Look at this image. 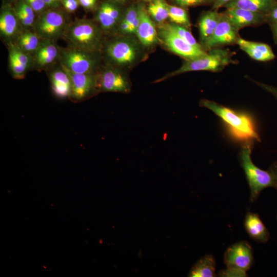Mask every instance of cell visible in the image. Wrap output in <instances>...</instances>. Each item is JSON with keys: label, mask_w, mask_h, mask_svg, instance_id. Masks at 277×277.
Listing matches in <instances>:
<instances>
[{"label": "cell", "mask_w": 277, "mask_h": 277, "mask_svg": "<svg viewBox=\"0 0 277 277\" xmlns=\"http://www.w3.org/2000/svg\"><path fill=\"white\" fill-rule=\"evenodd\" d=\"M238 31L222 12L219 23L211 36L202 46L208 51L211 49L236 44L240 35Z\"/></svg>", "instance_id": "8fae6325"}, {"label": "cell", "mask_w": 277, "mask_h": 277, "mask_svg": "<svg viewBox=\"0 0 277 277\" xmlns=\"http://www.w3.org/2000/svg\"><path fill=\"white\" fill-rule=\"evenodd\" d=\"M234 0H212V10L216 11L222 7H224L226 5L233 1Z\"/></svg>", "instance_id": "8d00e7d4"}, {"label": "cell", "mask_w": 277, "mask_h": 277, "mask_svg": "<svg viewBox=\"0 0 277 277\" xmlns=\"http://www.w3.org/2000/svg\"><path fill=\"white\" fill-rule=\"evenodd\" d=\"M62 67L67 72L70 79L71 85L70 96L72 98L77 100H83L96 90L95 73H77L69 71L62 66Z\"/></svg>", "instance_id": "5bb4252c"}, {"label": "cell", "mask_w": 277, "mask_h": 277, "mask_svg": "<svg viewBox=\"0 0 277 277\" xmlns=\"http://www.w3.org/2000/svg\"><path fill=\"white\" fill-rule=\"evenodd\" d=\"M62 5L69 13H73L80 5L78 0H62Z\"/></svg>", "instance_id": "d6a6232c"}, {"label": "cell", "mask_w": 277, "mask_h": 277, "mask_svg": "<svg viewBox=\"0 0 277 277\" xmlns=\"http://www.w3.org/2000/svg\"><path fill=\"white\" fill-rule=\"evenodd\" d=\"M233 53L228 49L221 48L211 49L203 56L185 60L179 69L156 80L154 83L163 82L172 77L188 72L197 71L220 72L227 66L236 63L233 60Z\"/></svg>", "instance_id": "7a4b0ae2"}, {"label": "cell", "mask_w": 277, "mask_h": 277, "mask_svg": "<svg viewBox=\"0 0 277 277\" xmlns=\"http://www.w3.org/2000/svg\"><path fill=\"white\" fill-rule=\"evenodd\" d=\"M122 17L119 8L113 3L106 1L98 8L95 18L102 30L111 32L118 27Z\"/></svg>", "instance_id": "e0dca14e"}, {"label": "cell", "mask_w": 277, "mask_h": 277, "mask_svg": "<svg viewBox=\"0 0 277 277\" xmlns=\"http://www.w3.org/2000/svg\"><path fill=\"white\" fill-rule=\"evenodd\" d=\"M253 82L265 91L270 93L277 98V87L253 81Z\"/></svg>", "instance_id": "d590c367"}, {"label": "cell", "mask_w": 277, "mask_h": 277, "mask_svg": "<svg viewBox=\"0 0 277 277\" xmlns=\"http://www.w3.org/2000/svg\"><path fill=\"white\" fill-rule=\"evenodd\" d=\"M200 106L209 109L220 117L238 138L247 141L260 140L252 122L247 115L207 99L201 100Z\"/></svg>", "instance_id": "3957f363"}, {"label": "cell", "mask_w": 277, "mask_h": 277, "mask_svg": "<svg viewBox=\"0 0 277 277\" xmlns=\"http://www.w3.org/2000/svg\"><path fill=\"white\" fill-rule=\"evenodd\" d=\"M221 14L212 10L205 11L201 15L198 22V28L202 46L213 34L219 23Z\"/></svg>", "instance_id": "44dd1931"}, {"label": "cell", "mask_w": 277, "mask_h": 277, "mask_svg": "<svg viewBox=\"0 0 277 277\" xmlns=\"http://www.w3.org/2000/svg\"><path fill=\"white\" fill-rule=\"evenodd\" d=\"M59 61L62 67L77 73H95L98 65L97 53L70 47L61 48Z\"/></svg>", "instance_id": "52a82bcc"}, {"label": "cell", "mask_w": 277, "mask_h": 277, "mask_svg": "<svg viewBox=\"0 0 277 277\" xmlns=\"http://www.w3.org/2000/svg\"><path fill=\"white\" fill-rule=\"evenodd\" d=\"M236 44L255 61L268 62L275 57L271 48L267 44L250 41L239 37Z\"/></svg>", "instance_id": "d6986e66"}, {"label": "cell", "mask_w": 277, "mask_h": 277, "mask_svg": "<svg viewBox=\"0 0 277 277\" xmlns=\"http://www.w3.org/2000/svg\"><path fill=\"white\" fill-rule=\"evenodd\" d=\"M224 260L227 268L246 272L253 264L252 249L246 241L236 242L227 249Z\"/></svg>", "instance_id": "30bf717a"}, {"label": "cell", "mask_w": 277, "mask_h": 277, "mask_svg": "<svg viewBox=\"0 0 277 277\" xmlns=\"http://www.w3.org/2000/svg\"><path fill=\"white\" fill-rule=\"evenodd\" d=\"M158 36L159 39L169 51L185 60L203 56L207 52L204 49L195 48L186 42L172 29L169 24L160 28Z\"/></svg>", "instance_id": "ba28073f"}, {"label": "cell", "mask_w": 277, "mask_h": 277, "mask_svg": "<svg viewBox=\"0 0 277 277\" xmlns=\"http://www.w3.org/2000/svg\"><path fill=\"white\" fill-rule=\"evenodd\" d=\"M33 10L37 16L48 9L43 0H24Z\"/></svg>", "instance_id": "4dcf8cb0"}, {"label": "cell", "mask_w": 277, "mask_h": 277, "mask_svg": "<svg viewBox=\"0 0 277 277\" xmlns=\"http://www.w3.org/2000/svg\"><path fill=\"white\" fill-rule=\"evenodd\" d=\"M48 9H60L62 0H43Z\"/></svg>", "instance_id": "f35d334b"}, {"label": "cell", "mask_w": 277, "mask_h": 277, "mask_svg": "<svg viewBox=\"0 0 277 277\" xmlns=\"http://www.w3.org/2000/svg\"><path fill=\"white\" fill-rule=\"evenodd\" d=\"M175 3L180 7H186L212 3V0H175Z\"/></svg>", "instance_id": "1f68e13d"}, {"label": "cell", "mask_w": 277, "mask_h": 277, "mask_svg": "<svg viewBox=\"0 0 277 277\" xmlns=\"http://www.w3.org/2000/svg\"><path fill=\"white\" fill-rule=\"evenodd\" d=\"M215 260L213 256L207 254L199 259L192 267L188 276L214 277L215 273Z\"/></svg>", "instance_id": "cb8c5ba5"}, {"label": "cell", "mask_w": 277, "mask_h": 277, "mask_svg": "<svg viewBox=\"0 0 277 277\" xmlns=\"http://www.w3.org/2000/svg\"><path fill=\"white\" fill-rule=\"evenodd\" d=\"M102 30L91 20L77 19L68 23L63 38L69 47L97 53L102 46Z\"/></svg>", "instance_id": "6da1fadb"}, {"label": "cell", "mask_w": 277, "mask_h": 277, "mask_svg": "<svg viewBox=\"0 0 277 277\" xmlns=\"http://www.w3.org/2000/svg\"><path fill=\"white\" fill-rule=\"evenodd\" d=\"M6 1H7V2H6V3H11V2H16V1H18V0H6Z\"/></svg>", "instance_id": "b9f144b4"}, {"label": "cell", "mask_w": 277, "mask_h": 277, "mask_svg": "<svg viewBox=\"0 0 277 277\" xmlns=\"http://www.w3.org/2000/svg\"><path fill=\"white\" fill-rule=\"evenodd\" d=\"M219 275L220 276L245 277L247 276V273L235 269L227 268L225 270H221Z\"/></svg>", "instance_id": "836d02e7"}, {"label": "cell", "mask_w": 277, "mask_h": 277, "mask_svg": "<svg viewBox=\"0 0 277 277\" xmlns=\"http://www.w3.org/2000/svg\"><path fill=\"white\" fill-rule=\"evenodd\" d=\"M269 170L273 176L275 183L274 188L277 190V161L271 166Z\"/></svg>", "instance_id": "ab89813d"}, {"label": "cell", "mask_w": 277, "mask_h": 277, "mask_svg": "<svg viewBox=\"0 0 277 277\" xmlns=\"http://www.w3.org/2000/svg\"><path fill=\"white\" fill-rule=\"evenodd\" d=\"M50 78L53 91L57 96L61 98L70 96V79L61 65L60 68H57L51 72Z\"/></svg>", "instance_id": "7402d4cb"}, {"label": "cell", "mask_w": 277, "mask_h": 277, "mask_svg": "<svg viewBox=\"0 0 277 277\" xmlns=\"http://www.w3.org/2000/svg\"><path fill=\"white\" fill-rule=\"evenodd\" d=\"M24 29L17 17L13 6L6 3L0 12V35L7 44L15 43Z\"/></svg>", "instance_id": "7c38bea8"}, {"label": "cell", "mask_w": 277, "mask_h": 277, "mask_svg": "<svg viewBox=\"0 0 277 277\" xmlns=\"http://www.w3.org/2000/svg\"><path fill=\"white\" fill-rule=\"evenodd\" d=\"M61 48L55 41L42 39L40 45L33 56L34 68L42 70L51 66L57 60H59Z\"/></svg>", "instance_id": "2e32d148"}, {"label": "cell", "mask_w": 277, "mask_h": 277, "mask_svg": "<svg viewBox=\"0 0 277 277\" xmlns=\"http://www.w3.org/2000/svg\"><path fill=\"white\" fill-rule=\"evenodd\" d=\"M144 1H155V0H144Z\"/></svg>", "instance_id": "ee69618b"}, {"label": "cell", "mask_w": 277, "mask_h": 277, "mask_svg": "<svg viewBox=\"0 0 277 277\" xmlns=\"http://www.w3.org/2000/svg\"><path fill=\"white\" fill-rule=\"evenodd\" d=\"M105 53L108 61L114 67L131 66L140 56V50L137 44L126 37H117L108 42Z\"/></svg>", "instance_id": "5b68a950"}, {"label": "cell", "mask_w": 277, "mask_h": 277, "mask_svg": "<svg viewBox=\"0 0 277 277\" xmlns=\"http://www.w3.org/2000/svg\"><path fill=\"white\" fill-rule=\"evenodd\" d=\"M276 4L277 0H234L224 7L240 8L266 14Z\"/></svg>", "instance_id": "603a6c76"}, {"label": "cell", "mask_w": 277, "mask_h": 277, "mask_svg": "<svg viewBox=\"0 0 277 277\" xmlns=\"http://www.w3.org/2000/svg\"><path fill=\"white\" fill-rule=\"evenodd\" d=\"M7 45L11 73L14 78L22 79L31 68H34L33 57L22 50L14 43Z\"/></svg>", "instance_id": "4fadbf2b"}, {"label": "cell", "mask_w": 277, "mask_h": 277, "mask_svg": "<svg viewBox=\"0 0 277 277\" xmlns=\"http://www.w3.org/2000/svg\"><path fill=\"white\" fill-rule=\"evenodd\" d=\"M251 151V143L250 141H247L241 147L239 159L249 184L250 201L254 202L263 189L267 187L274 188L275 183L269 170H262L252 162Z\"/></svg>", "instance_id": "277c9868"}, {"label": "cell", "mask_w": 277, "mask_h": 277, "mask_svg": "<svg viewBox=\"0 0 277 277\" xmlns=\"http://www.w3.org/2000/svg\"><path fill=\"white\" fill-rule=\"evenodd\" d=\"M41 40L42 38L33 30H23L14 43L22 50L33 57Z\"/></svg>", "instance_id": "484cf974"}, {"label": "cell", "mask_w": 277, "mask_h": 277, "mask_svg": "<svg viewBox=\"0 0 277 277\" xmlns=\"http://www.w3.org/2000/svg\"><path fill=\"white\" fill-rule=\"evenodd\" d=\"M96 77V90L103 92L127 93L131 90V83L127 76L115 67H108Z\"/></svg>", "instance_id": "9c48e42d"}, {"label": "cell", "mask_w": 277, "mask_h": 277, "mask_svg": "<svg viewBox=\"0 0 277 277\" xmlns=\"http://www.w3.org/2000/svg\"><path fill=\"white\" fill-rule=\"evenodd\" d=\"M275 42L277 44V24L269 25Z\"/></svg>", "instance_id": "60d3db41"}, {"label": "cell", "mask_w": 277, "mask_h": 277, "mask_svg": "<svg viewBox=\"0 0 277 277\" xmlns=\"http://www.w3.org/2000/svg\"><path fill=\"white\" fill-rule=\"evenodd\" d=\"M238 30L247 27H256L267 23L266 15L240 8H228L223 12Z\"/></svg>", "instance_id": "9a60e30c"}, {"label": "cell", "mask_w": 277, "mask_h": 277, "mask_svg": "<svg viewBox=\"0 0 277 277\" xmlns=\"http://www.w3.org/2000/svg\"><path fill=\"white\" fill-rule=\"evenodd\" d=\"M140 15V6H132L126 11L122 17L118 26L119 31L126 33L129 26L133 23Z\"/></svg>", "instance_id": "f1b7e54d"}, {"label": "cell", "mask_w": 277, "mask_h": 277, "mask_svg": "<svg viewBox=\"0 0 277 277\" xmlns=\"http://www.w3.org/2000/svg\"><path fill=\"white\" fill-rule=\"evenodd\" d=\"M244 226L249 235L255 241L266 243L270 239L267 228L257 214L247 212L244 220Z\"/></svg>", "instance_id": "ffe728a7"}, {"label": "cell", "mask_w": 277, "mask_h": 277, "mask_svg": "<svg viewBox=\"0 0 277 277\" xmlns=\"http://www.w3.org/2000/svg\"><path fill=\"white\" fill-rule=\"evenodd\" d=\"M168 10V18L174 24L183 26L187 28L191 23L186 10L182 7L167 4Z\"/></svg>", "instance_id": "83f0119b"}, {"label": "cell", "mask_w": 277, "mask_h": 277, "mask_svg": "<svg viewBox=\"0 0 277 277\" xmlns=\"http://www.w3.org/2000/svg\"><path fill=\"white\" fill-rule=\"evenodd\" d=\"M80 5L86 10L93 9L96 4V0H78Z\"/></svg>", "instance_id": "74e56055"}, {"label": "cell", "mask_w": 277, "mask_h": 277, "mask_svg": "<svg viewBox=\"0 0 277 277\" xmlns=\"http://www.w3.org/2000/svg\"><path fill=\"white\" fill-rule=\"evenodd\" d=\"M167 4L163 0H155L148 6V13L158 23H163L168 18Z\"/></svg>", "instance_id": "4316f807"}, {"label": "cell", "mask_w": 277, "mask_h": 277, "mask_svg": "<svg viewBox=\"0 0 277 277\" xmlns=\"http://www.w3.org/2000/svg\"><path fill=\"white\" fill-rule=\"evenodd\" d=\"M113 1H117V2H122V1H124L125 0H113Z\"/></svg>", "instance_id": "7bdbcfd3"}, {"label": "cell", "mask_w": 277, "mask_h": 277, "mask_svg": "<svg viewBox=\"0 0 277 277\" xmlns=\"http://www.w3.org/2000/svg\"><path fill=\"white\" fill-rule=\"evenodd\" d=\"M140 23L135 34L141 43L149 47L155 44L159 39L158 33L148 11L140 6Z\"/></svg>", "instance_id": "ac0fdd59"}, {"label": "cell", "mask_w": 277, "mask_h": 277, "mask_svg": "<svg viewBox=\"0 0 277 277\" xmlns=\"http://www.w3.org/2000/svg\"><path fill=\"white\" fill-rule=\"evenodd\" d=\"M68 24L63 11L60 9H48L37 16L33 30L42 39L56 41L63 38Z\"/></svg>", "instance_id": "8992f818"}, {"label": "cell", "mask_w": 277, "mask_h": 277, "mask_svg": "<svg viewBox=\"0 0 277 277\" xmlns=\"http://www.w3.org/2000/svg\"><path fill=\"white\" fill-rule=\"evenodd\" d=\"M13 7L24 30H33L37 17L31 7L24 0L15 2Z\"/></svg>", "instance_id": "d4e9b609"}, {"label": "cell", "mask_w": 277, "mask_h": 277, "mask_svg": "<svg viewBox=\"0 0 277 277\" xmlns=\"http://www.w3.org/2000/svg\"><path fill=\"white\" fill-rule=\"evenodd\" d=\"M266 15L267 24L269 25L277 24V4Z\"/></svg>", "instance_id": "e575fe53"}, {"label": "cell", "mask_w": 277, "mask_h": 277, "mask_svg": "<svg viewBox=\"0 0 277 277\" xmlns=\"http://www.w3.org/2000/svg\"><path fill=\"white\" fill-rule=\"evenodd\" d=\"M169 25L180 37L189 45L195 48L204 49L200 43L196 41L188 28L173 23L169 24Z\"/></svg>", "instance_id": "f546056e"}]
</instances>
